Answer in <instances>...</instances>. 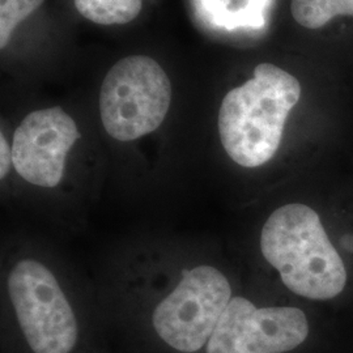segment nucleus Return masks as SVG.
Instances as JSON below:
<instances>
[{
  "label": "nucleus",
  "instance_id": "nucleus-1",
  "mask_svg": "<svg viewBox=\"0 0 353 353\" xmlns=\"http://www.w3.org/2000/svg\"><path fill=\"white\" fill-rule=\"evenodd\" d=\"M301 97L300 81L271 63L229 90L219 112V134L228 156L243 168H258L278 152L290 110Z\"/></svg>",
  "mask_w": 353,
  "mask_h": 353
},
{
  "label": "nucleus",
  "instance_id": "nucleus-2",
  "mask_svg": "<svg viewBox=\"0 0 353 353\" xmlns=\"http://www.w3.org/2000/svg\"><path fill=\"white\" fill-rule=\"evenodd\" d=\"M261 250L278 270L284 285L299 296L330 300L345 287L347 271L341 255L318 214L305 204L283 205L268 217Z\"/></svg>",
  "mask_w": 353,
  "mask_h": 353
},
{
  "label": "nucleus",
  "instance_id": "nucleus-3",
  "mask_svg": "<svg viewBox=\"0 0 353 353\" xmlns=\"http://www.w3.org/2000/svg\"><path fill=\"white\" fill-rule=\"evenodd\" d=\"M170 102L172 84L161 65L150 57H127L103 79L102 125L115 140L139 139L163 125Z\"/></svg>",
  "mask_w": 353,
  "mask_h": 353
},
{
  "label": "nucleus",
  "instance_id": "nucleus-4",
  "mask_svg": "<svg viewBox=\"0 0 353 353\" xmlns=\"http://www.w3.org/2000/svg\"><path fill=\"white\" fill-rule=\"evenodd\" d=\"M8 293L34 353H70L77 341L75 313L54 274L34 259L13 265Z\"/></svg>",
  "mask_w": 353,
  "mask_h": 353
},
{
  "label": "nucleus",
  "instance_id": "nucleus-5",
  "mask_svg": "<svg viewBox=\"0 0 353 353\" xmlns=\"http://www.w3.org/2000/svg\"><path fill=\"white\" fill-rule=\"evenodd\" d=\"M230 300L232 288L224 274L212 265L194 267L157 305L153 327L172 348L196 352L210 341Z\"/></svg>",
  "mask_w": 353,
  "mask_h": 353
},
{
  "label": "nucleus",
  "instance_id": "nucleus-6",
  "mask_svg": "<svg viewBox=\"0 0 353 353\" xmlns=\"http://www.w3.org/2000/svg\"><path fill=\"white\" fill-rule=\"evenodd\" d=\"M309 335L303 310L290 306L256 307L233 297L207 343V353H284Z\"/></svg>",
  "mask_w": 353,
  "mask_h": 353
},
{
  "label": "nucleus",
  "instance_id": "nucleus-7",
  "mask_svg": "<svg viewBox=\"0 0 353 353\" xmlns=\"http://www.w3.org/2000/svg\"><path fill=\"white\" fill-rule=\"evenodd\" d=\"M80 139L75 121L62 108L28 114L13 135L12 164L26 182L51 189L61 183L65 157Z\"/></svg>",
  "mask_w": 353,
  "mask_h": 353
},
{
  "label": "nucleus",
  "instance_id": "nucleus-8",
  "mask_svg": "<svg viewBox=\"0 0 353 353\" xmlns=\"http://www.w3.org/2000/svg\"><path fill=\"white\" fill-rule=\"evenodd\" d=\"M265 7L267 0H195L203 21L228 30L263 26Z\"/></svg>",
  "mask_w": 353,
  "mask_h": 353
},
{
  "label": "nucleus",
  "instance_id": "nucleus-9",
  "mask_svg": "<svg viewBox=\"0 0 353 353\" xmlns=\"http://www.w3.org/2000/svg\"><path fill=\"white\" fill-rule=\"evenodd\" d=\"M77 12L100 26L127 24L138 17L141 0H75Z\"/></svg>",
  "mask_w": 353,
  "mask_h": 353
},
{
  "label": "nucleus",
  "instance_id": "nucleus-10",
  "mask_svg": "<svg viewBox=\"0 0 353 353\" xmlns=\"http://www.w3.org/2000/svg\"><path fill=\"white\" fill-rule=\"evenodd\" d=\"M290 11L300 26L319 29L336 16H353V0H292Z\"/></svg>",
  "mask_w": 353,
  "mask_h": 353
},
{
  "label": "nucleus",
  "instance_id": "nucleus-11",
  "mask_svg": "<svg viewBox=\"0 0 353 353\" xmlns=\"http://www.w3.org/2000/svg\"><path fill=\"white\" fill-rule=\"evenodd\" d=\"M45 0H0V48L4 49L13 30L24 19L34 12Z\"/></svg>",
  "mask_w": 353,
  "mask_h": 353
},
{
  "label": "nucleus",
  "instance_id": "nucleus-12",
  "mask_svg": "<svg viewBox=\"0 0 353 353\" xmlns=\"http://www.w3.org/2000/svg\"><path fill=\"white\" fill-rule=\"evenodd\" d=\"M11 163H13L12 148H10L8 141L1 134V137H0V178H4L8 174Z\"/></svg>",
  "mask_w": 353,
  "mask_h": 353
},
{
  "label": "nucleus",
  "instance_id": "nucleus-13",
  "mask_svg": "<svg viewBox=\"0 0 353 353\" xmlns=\"http://www.w3.org/2000/svg\"><path fill=\"white\" fill-rule=\"evenodd\" d=\"M348 240H350V242L344 241V245H345V248H347L348 250H352L353 252V237H348Z\"/></svg>",
  "mask_w": 353,
  "mask_h": 353
}]
</instances>
